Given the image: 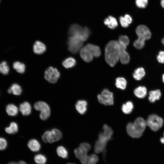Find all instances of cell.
<instances>
[{
  "label": "cell",
  "instance_id": "42",
  "mask_svg": "<svg viewBox=\"0 0 164 164\" xmlns=\"http://www.w3.org/2000/svg\"><path fill=\"white\" fill-rule=\"evenodd\" d=\"M160 5L164 9V0H161Z\"/></svg>",
  "mask_w": 164,
  "mask_h": 164
},
{
  "label": "cell",
  "instance_id": "10",
  "mask_svg": "<svg viewBox=\"0 0 164 164\" xmlns=\"http://www.w3.org/2000/svg\"><path fill=\"white\" fill-rule=\"evenodd\" d=\"M83 42L80 39L76 37L70 36L67 42L68 50L72 53H76L82 48Z\"/></svg>",
  "mask_w": 164,
  "mask_h": 164
},
{
  "label": "cell",
  "instance_id": "17",
  "mask_svg": "<svg viewBox=\"0 0 164 164\" xmlns=\"http://www.w3.org/2000/svg\"><path fill=\"white\" fill-rule=\"evenodd\" d=\"M19 109L23 115L26 116L30 114L32 108L31 105L29 102H24L20 105Z\"/></svg>",
  "mask_w": 164,
  "mask_h": 164
},
{
  "label": "cell",
  "instance_id": "23",
  "mask_svg": "<svg viewBox=\"0 0 164 164\" xmlns=\"http://www.w3.org/2000/svg\"><path fill=\"white\" fill-rule=\"evenodd\" d=\"M6 110L9 115L14 116L18 114L19 109L16 105L13 104H10L6 106Z\"/></svg>",
  "mask_w": 164,
  "mask_h": 164
},
{
  "label": "cell",
  "instance_id": "22",
  "mask_svg": "<svg viewBox=\"0 0 164 164\" xmlns=\"http://www.w3.org/2000/svg\"><path fill=\"white\" fill-rule=\"evenodd\" d=\"M145 74L144 69L143 67H139L135 70L133 74V76L135 80H139L145 76Z\"/></svg>",
  "mask_w": 164,
  "mask_h": 164
},
{
  "label": "cell",
  "instance_id": "38",
  "mask_svg": "<svg viewBox=\"0 0 164 164\" xmlns=\"http://www.w3.org/2000/svg\"><path fill=\"white\" fill-rule=\"evenodd\" d=\"M158 61L160 63H164V51H160L157 56Z\"/></svg>",
  "mask_w": 164,
  "mask_h": 164
},
{
  "label": "cell",
  "instance_id": "8",
  "mask_svg": "<svg viewBox=\"0 0 164 164\" xmlns=\"http://www.w3.org/2000/svg\"><path fill=\"white\" fill-rule=\"evenodd\" d=\"M146 121L147 125L154 132L160 128L164 122L163 120L161 117L154 114L149 115Z\"/></svg>",
  "mask_w": 164,
  "mask_h": 164
},
{
  "label": "cell",
  "instance_id": "31",
  "mask_svg": "<svg viewBox=\"0 0 164 164\" xmlns=\"http://www.w3.org/2000/svg\"><path fill=\"white\" fill-rule=\"evenodd\" d=\"M35 162L38 164H45L47 159L43 155L39 154L36 155L34 157Z\"/></svg>",
  "mask_w": 164,
  "mask_h": 164
},
{
  "label": "cell",
  "instance_id": "46",
  "mask_svg": "<svg viewBox=\"0 0 164 164\" xmlns=\"http://www.w3.org/2000/svg\"><path fill=\"white\" fill-rule=\"evenodd\" d=\"M67 164H74V163H68Z\"/></svg>",
  "mask_w": 164,
  "mask_h": 164
},
{
  "label": "cell",
  "instance_id": "40",
  "mask_svg": "<svg viewBox=\"0 0 164 164\" xmlns=\"http://www.w3.org/2000/svg\"><path fill=\"white\" fill-rule=\"evenodd\" d=\"M126 21L128 24H131L132 21V19L131 16L128 14H126L124 17Z\"/></svg>",
  "mask_w": 164,
  "mask_h": 164
},
{
  "label": "cell",
  "instance_id": "41",
  "mask_svg": "<svg viewBox=\"0 0 164 164\" xmlns=\"http://www.w3.org/2000/svg\"><path fill=\"white\" fill-rule=\"evenodd\" d=\"M8 164H27L26 163L23 161H20L18 162H10Z\"/></svg>",
  "mask_w": 164,
  "mask_h": 164
},
{
  "label": "cell",
  "instance_id": "5",
  "mask_svg": "<svg viewBox=\"0 0 164 164\" xmlns=\"http://www.w3.org/2000/svg\"><path fill=\"white\" fill-rule=\"evenodd\" d=\"M68 33L70 36L76 37L84 42L88 38L90 32L87 27L83 28L77 24H74L70 27Z\"/></svg>",
  "mask_w": 164,
  "mask_h": 164
},
{
  "label": "cell",
  "instance_id": "35",
  "mask_svg": "<svg viewBox=\"0 0 164 164\" xmlns=\"http://www.w3.org/2000/svg\"><path fill=\"white\" fill-rule=\"evenodd\" d=\"M135 4L139 8L144 9L148 3V0H135Z\"/></svg>",
  "mask_w": 164,
  "mask_h": 164
},
{
  "label": "cell",
  "instance_id": "43",
  "mask_svg": "<svg viewBox=\"0 0 164 164\" xmlns=\"http://www.w3.org/2000/svg\"><path fill=\"white\" fill-rule=\"evenodd\" d=\"M160 142L162 144H164V132L163 137H161L160 139Z\"/></svg>",
  "mask_w": 164,
  "mask_h": 164
},
{
  "label": "cell",
  "instance_id": "15",
  "mask_svg": "<svg viewBox=\"0 0 164 164\" xmlns=\"http://www.w3.org/2000/svg\"><path fill=\"white\" fill-rule=\"evenodd\" d=\"M46 49L45 44L39 41H36L33 46V51L36 54H41L45 52Z\"/></svg>",
  "mask_w": 164,
  "mask_h": 164
},
{
  "label": "cell",
  "instance_id": "26",
  "mask_svg": "<svg viewBox=\"0 0 164 164\" xmlns=\"http://www.w3.org/2000/svg\"><path fill=\"white\" fill-rule=\"evenodd\" d=\"M134 105L132 102L131 101H128L123 104L121 110L124 113L128 114L132 111Z\"/></svg>",
  "mask_w": 164,
  "mask_h": 164
},
{
  "label": "cell",
  "instance_id": "20",
  "mask_svg": "<svg viewBox=\"0 0 164 164\" xmlns=\"http://www.w3.org/2000/svg\"><path fill=\"white\" fill-rule=\"evenodd\" d=\"M27 145L30 149L33 152L39 151L41 148V145L39 142L38 140L34 139L30 140Z\"/></svg>",
  "mask_w": 164,
  "mask_h": 164
},
{
  "label": "cell",
  "instance_id": "6",
  "mask_svg": "<svg viewBox=\"0 0 164 164\" xmlns=\"http://www.w3.org/2000/svg\"><path fill=\"white\" fill-rule=\"evenodd\" d=\"M91 145L87 142L81 143L78 148L74 150V153L77 158L82 164H86L89 156L87 153L91 149Z\"/></svg>",
  "mask_w": 164,
  "mask_h": 164
},
{
  "label": "cell",
  "instance_id": "30",
  "mask_svg": "<svg viewBox=\"0 0 164 164\" xmlns=\"http://www.w3.org/2000/svg\"><path fill=\"white\" fill-rule=\"evenodd\" d=\"M56 152L58 155L61 158H66L68 157V151L66 148L62 146L58 147Z\"/></svg>",
  "mask_w": 164,
  "mask_h": 164
},
{
  "label": "cell",
  "instance_id": "28",
  "mask_svg": "<svg viewBox=\"0 0 164 164\" xmlns=\"http://www.w3.org/2000/svg\"><path fill=\"white\" fill-rule=\"evenodd\" d=\"M127 81L123 77H118L116 79L115 85L118 88L121 90L125 89L127 85Z\"/></svg>",
  "mask_w": 164,
  "mask_h": 164
},
{
  "label": "cell",
  "instance_id": "9",
  "mask_svg": "<svg viewBox=\"0 0 164 164\" xmlns=\"http://www.w3.org/2000/svg\"><path fill=\"white\" fill-rule=\"evenodd\" d=\"M34 108L37 111H40L39 117L43 120L47 119L50 114V108L49 105L45 102L39 101L34 105Z\"/></svg>",
  "mask_w": 164,
  "mask_h": 164
},
{
  "label": "cell",
  "instance_id": "36",
  "mask_svg": "<svg viewBox=\"0 0 164 164\" xmlns=\"http://www.w3.org/2000/svg\"><path fill=\"white\" fill-rule=\"evenodd\" d=\"M8 143L6 139L2 137H0V150L3 151L6 149Z\"/></svg>",
  "mask_w": 164,
  "mask_h": 164
},
{
  "label": "cell",
  "instance_id": "4",
  "mask_svg": "<svg viewBox=\"0 0 164 164\" xmlns=\"http://www.w3.org/2000/svg\"><path fill=\"white\" fill-rule=\"evenodd\" d=\"M80 53L81 58L84 61L89 62L93 60L94 57H99L101 51L98 46L89 43L81 48Z\"/></svg>",
  "mask_w": 164,
  "mask_h": 164
},
{
  "label": "cell",
  "instance_id": "3",
  "mask_svg": "<svg viewBox=\"0 0 164 164\" xmlns=\"http://www.w3.org/2000/svg\"><path fill=\"white\" fill-rule=\"evenodd\" d=\"M146 126V121L142 117H138L133 123L128 124L126 126L127 133L133 138H139L142 136Z\"/></svg>",
  "mask_w": 164,
  "mask_h": 164
},
{
  "label": "cell",
  "instance_id": "29",
  "mask_svg": "<svg viewBox=\"0 0 164 164\" xmlns=\"http://www.w3.org/2000/svg\"><path fill=\"white\" fill-rule=\"evenodd\" d=\"M13 68L16 70L18 73H23L25 70V64L18 61L14 62L13 64Z\"/></svg>",
  "mask_w": 164,
  "mask_h": 164
},
{
  "label": "cell",
  "instance_id": "2",
  "mask_svg": "<svg viewBox=\"0 0 164 164\" xmlns=\"http://www.w3.org/2000/svg\"><path fill=\"white\" fill-rule=\"evenodd\" d=\"M103 128V131L99 134L98 139L94 145V151L96 153H101L104 151L107 142L111 139L113 135V130L107 125H104Z\"/></svg>",
  "mask_w": 164,
  "mask_h": 164
},
{
  "label": "cell",
  "instance_id": "44",
  "mask_svg": "<svg viewBox=\"0 0 164 164\" xmlns=\"http://www.w3.org/2000/svg\"><path fill=\"white\" fill-rule=\"evenodd\" d=\"M162 80L163 82L164 83V74L162 76Z\"/></svg>",
  "mask_w": 164,
  "mask_h": 164
},
{
  "label": "cell",
  "instance_id": "1",
  "mask_svg": "<svg viewBox=\"0 0 164 164\" xmlns=\"http://www.w3.org/2000/svg\"><path fill=\"white\" fill-rule=\"evenodd\" d=\"M120 47L118 41L111 40L106 45L105 49V57L110 66H114L119 59Z\"/></svg>",
  "mask_w": 164,
  "mask_h": 164
},
{
  "label": "cell",
  "instance_id": "16",
  "mask_svg": "<svg viewBox=\"0 0 164 164\" xmlns=\"http://www.w3.org/2000/svg\"><path fill=\"white\" fill-rule=\"evenodd\" d=\"M87 103L84 100L78 101L75 105V108L77 111L80 114H84L87 109Z\"/></svg>",
  "mask_w": 164,
  "mask_h": 164
},
{
  "label": "cell",
  "instance_id": "33",
  "mask_svg": "<svg viewBox=\"0 0 164 164\" xmlns=\"http://www.w3.org/2000/svg\"><path fill=\"white\" fill-rule=\"evenodd\" d=\"M145 40L143 39L138 38L134 42V46L137 49H141L145 45Z\"/></svg>",
  "mask_w": 164,
  "mask_h": 164
},
{
  "label": "cell",
  "instance_id": "18",
  "mask_svg": "<svg viewBox=\"0 0 164 164\" xmlns=\"http://www.w3.org/2000/svg\"><path fill=\"white\" fill-rule=\"evenodd\" d=\"M161 96V91L159 89L151 91L149 92L148 99L150 102L153 103L159 100Z\"/></svg>",
  "mask_w": 164,
  "mask_h": 164
},
{
  "label": "cell",
  "instance_id": "37",
  "mask_svg": "<svg viewBox=\"0 0 164 164\" xmlns=\"http://www.w3.org/2000/svg\"><path fill=\"white\" fill-rule=\"evenodd\" d=\"M118 41L121 42L126 46L129 43V39L128 36L125 35H121L119 37Z\"/></svg>",
  "mask_w": 164,
  "mask_h": 164
},
{
  "label": "cell",
  "instance_id": "11",
  "mask_svg": "<svg viewBox=\"0 0 164 164\" xmlns=\"http://www.w3.org/2000/svg\"><path fill=\"white\" fill-rule=\"evenodd\" d=\"M97 97L99 102L102 104L109 105L114 103L113 94L107 89H104Z\"/></svg>",
  "mask_w": 164,
  "mask_h": 164
},
{
  "label": "cell",
  "instance_id": "7",
  "mask_svg": "<svg viewBox=\"0 0 164 164\" xmlns=\"http://www.w3.org/2000/svg\"><path fill=\"white\" fill-rule=\"evenodd\" d=\"M62 136V133L60 130L54 128L46 131L42 135V138L45 143H52L60 139Z\"/></svg>",
  "mask_w": 164,
  "mask_h": 164
},
{
  "label": "cell",
  "instance_id": "13",
  "mask_svg": "<svg viewBox=\"0 0 164 164\" xmlns=\"http://www.w3.org/2000/svg\"><path fill=\"white\" fill-rule=\"evenodd\" d=\"M136 32L140 38L146 40L149 39L151 37V32L146 26L141 25L138 26L136 29Z\"/></svg>",
  "mask_w": 164,
  "mask_h": 164
},
{
  "label": "cell",
  "instance_id": "32",
  "mask_svg": "<svg viewBox=\"0 0 164 164\" xmlns=\"http://www.w3.org/2000/svg\"><path fill=\"white\" fill-rule=\"evenodd\" d=\"M9 70V66L6 61H3L0 63V73L6 75L8 73Z\"/></svg>",
  "mask_w": 164,
  "mask_h": 164
},
{
  "label": "cell",
  "instance_id": "14",
  "mask_svg": "<svg viewBox=\"0 0 164 164\" xmlns=\"http://www.w3.org/2000/svg\"><path fill=\"white\" fill-rule=\"evenodd\" d=\"M120 49L119 59L121 63L123 64H127L130 61V56L126 51V46L122 43L118 42Z\"/></svg>",
  "mask_w": 164,
  "mask_h": 164
},
{
  "label": "cell",
  "instance_id": "21",
  "mask_svg": "<svg viewBox=\"0 0 164 164\" xmlns=\"http://www.w3.org/2000/svg\"><path fill=\"white\" fill-rule=\"evenodd\" d=\"M104 24L110 28L113 29L118 26V23L116 18L111 16H109L106 18L104 21Z\"/></svg>",
  "mask_w": 164,
  "mask_h": 164
},
{
  "label": "cell",
  "instance_id": "27",
  "mask_svg": "<svg viewBox=\"0 0 164 164\" xmlns=\"http://www.w3.org/2000/svg\"><path fill=\"white\" fill-rule=\"evenodd\" d=\"M76 60L73 57H69L65 59L63 62L62 64L66 68L73 67L76 64Z\"/></svg>",
  "mask_w": 164,
  "mask_h": 164
},
{
  "label": "cell",
  "instance_id": "19",
  "mask_svg": "<svg viewBox=\"0 0 164 164\" xmlns=\"http://www.w3.org/2000/svg\"><path fill=\"white\" fill-rule=\"evenodd\" d=\"M147 92L146 88L144 86H139L137 87L134 91L135 95L139 98L145 97L147 95Z\"/></svg>",
  "mask_w": 164,
  "mask_h": 164
},
{
  "label": "cell",
  "instance_id": "24",
  "mask_svg": "<svg viewBox=\"0 0 164 164\" xmlns=\"http://www.w3.org/2000/svg\"><path fill=\"white\" fill-rule=\"evenodd\" d=\"M8 92L9 94L12 93L16 95H20L22 93V89L21 87L17 84H13L8 89Z\"/></svg>",
  "mask_w": 164,
  "mask_h": 164
},
{
  "label": "cell",
  "instance_id": "25",
  "mask_svg": "<svg viewBox=\"0 0 164 164\" xmlns=\"http://www.w3.org/2000/svg\"><path fill=\"white\" fill-rule=\"evenodd\" d=\"M18 126L17 124L15 122H11L9 126L6 127L5 129L6 132L10 134H14L18 132Z\"/></svg>",
  "mask_w": 164,
  "mask_h": 164
},
{
  "label": "cell",
  "instance_id": "39",
  "mask_svg": "<svg viewBox=\"0 0 164 164\" xmlns=\"http://www.w3.org/2000/svg\"><path fill=\"white\" fill-rule=\"evenodd\" d=\"M119 21L121 26L123 27L127 28L129 24L126 21L124 17L122 16L120 17Z\"/></svg>",
  "mask_w": 164,
  "mask_h": 164
},
{
  "label": "cell",
  "instance_id": "34",
  "mask_svg": "<svg viewBox=\"0 0 164 164\" xmlns=\"http://www.w3.org/2000/svg\"><path fill=\"white\" fill-rule=\"evenodd\" d=\"M98 160V157L96 155L92 154L89 155L86 164H96Z\"/></svg>",
  "mask_w": 164,
  "mask_h": 164
},
{
  "label": "cell",
  "instance_id": "45",
  "mask_svg": "<svg viewBox=\"0 0 164 164\" xmlns=\"http://www.w3.org/2000/svg\"><path fill=\"white\" fill-rule=\"evenodd\" d=\"M162 44L164 45V37L162 39Z\"/></svg>",
  "mask_w": 164,
  "mask_h": 164
},
{
  "label": "cell",
  "instance_id": "12",
  "mask_svg": "<svg viewBox=\"0 0 164 164\" xmlns=\"http://www.w3.org/2000/svg\"><path fill=\"white\" fill-rule=\"evenodd\" d=\"M60 74L56 68L50 67L45 71L44 78L51 83H56L60 77Z\"/></svg>",
  "mask_w": 164,
  "mask_h": 164
}]
</instances>
